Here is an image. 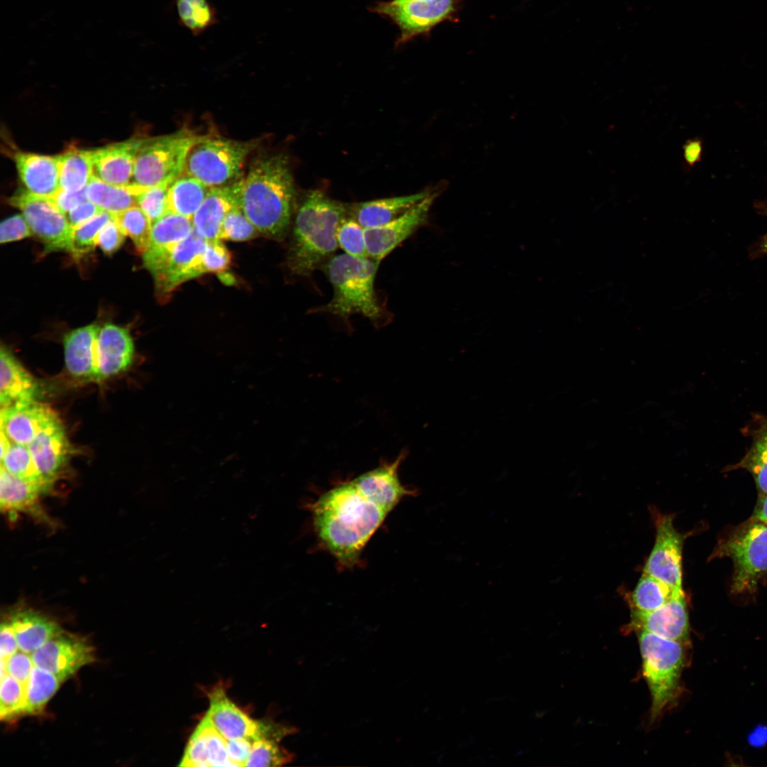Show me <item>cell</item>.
Listing matches in <instances>:
<instances>
[{"instance_id":"ba28073f","label":"cell","mask_w":767,"mask_h":767,"mask_svg":"<svg viewBox=\"0 0 767 767\" xmlns=\"http://www.w3.org/2000/svg\"><path fill=\"white\" fill-rule=\"evenodd\" d=\"M255 142L202 136L190 149L183 174L208 187H217L237 180L241 167Z\"/></svg>"},{"instance_id":"ffe728a7","label":"cell","mask_w":767,"mask_h":767,"mask_svg":"<svg viewBox=\"0 0 767 767\" xmlns=\"http://www.w3.org/2000/svg\"><path fill=\"white\" fill-rule=\"evenodd\" d=\"M406 455L403 452L393 462L381 464L353 479L363 493L388 513L403 498L415 493L402 485L398 477V468Z\"/></svg>"},{"instance_id":"cb8c5ba5","label":"cell","mask_w":767,"mask_h":767,"mask_svg":"<svg viewBox=\"0 0 767 767\" xmlns=\"http://www.w3.org/2000/svg\"><path fill=\"white\" fill-rule=\"evenodd\" d=\"M134 346L129 332L107 324L97 336L99 381L125 371L132 364Z\"/></svg>"},{"instance_id":"681fc988","label":"cell","mask_w":767,"mask_h":767,"mask_svg":"<svg viewBox=\"0 0 767 767\" xmlns=\"http://www.w3.org/2000/svg\"><path fill=\"white\" fill-rule=\"evenodd\" d=\"M31 229L23 215L16 214L4 220L0 227V242L8 243L29 237Z\"/></svg>"},{"instance_id":"9f6ffc18","label":"cell","mask_w":767,"mask_h":767,"mask_svg":"<svg viewBox=\"0 0 767 767\" xmlns=\"http://www.w3.org/2000/svg\"><path fill=\"white\" fill-rule=\"evenodd\" d=\"M703 142L699 137L688 139L682 146V158L685 165L692 168L700 163L702 158Z\"/></svg>"},{"instance_id":"7dc6e473","label":"cell","mask_w":767,"mask_h":767,"mask_svg":"<svg viewBox=\"0 0 767 767\" xmlns=\"http://www.w3.org/2000/svg\"><path fill=\"white\" fill-rule=\"evenodd\" d=\"M179 765L194 767L210 766L205 742L196 730L190 738L184 756Z\"/></svg>"},{"instance_id":"4316f807","label":"cell","mask_w":767,"mask_h":767,"mask_svg":"<svg viewBox=\"0 0 767 767\" xmlns=\"http://www.w3.org/2000/svg\"><path fill=\"white\" fill-rule=\"evenodd\" d=\"M428 195L426 191L358 202L347 205V214L364 229L373 228L401 215Z\"/></svg>"},{"instance_id":"e575fe53","label":"cell","mask_w":767,"mask_h":767,"mask_svg":"<svg viewBox=\"0 0 767 767\" xmlns=\"http://www.w3.org/2000/svg\"><path fill=\"white\" fill-rule=\"evenodd\" d=\"M180 23L195 36L215 25L217 12L210 0H175Z\"/></svg>"},{"instance_id":"3957f363","label":"cell","mask_w":767,"mask_h":767,"mask_svg":"<svg viewBox=\"0 0 767 767\" xmlns=\"http://www.w3.org/2000/svg\"><path fill=\"white\" fill-rule=\"evenodd\" d=\"M347 206L318 190L309 192L295 218L288 265L298 276L321 268L338 249L337 232Z\"/></svg>"},{"instance_id":"f35d334b","label":"cell","mask_w":767,"mask_h":767,"mask_svg":"<svg viewBox=\"0 0 767 767\" xmlns=\"http://www.w3.org/2000/svg\"><path fill=\"white\" fill-rule=\"evenodd\" d=\"M113 214L102 211L91 219L72 229L70 252L75 258L90 252L97 246L99 232L110 221Z\"/></svg>"},{"instance_id":"f546056e","label":"cell","mask_w":767,"mask_h":767,"mask_svg":"<svg viewBox=\"0 0 767 767\" xmlns=\"http://www.w3.org/2000/svg\"><path fill=\"white\" fill-rule=\"evenodd\" d=\"M752 431V442L744 457L727 470L744 469L754 479L758 495L767 494V416L756 420Z\"/></svg>"},{"instance_id":"db71d44e","label":"cell","mask_w":767,"mask_h":767,"mask_svg":"<svg viewBox=\"0 0 767 767\" xmlns=\"http://www.w3.org/2000/svg\"><path fill=\"white\" fill-rule=\"evenodd\" d=\"M84 190L77 192H70L60 188L50 199L65 215L81 202L87 200Z\"/></svg>"},{"instance_id":"c3c4849f","label":"cell","mask_w":767,"mask_h":767,"mask_svg":"<svg viewBox=\"0 0 767 767\" xmlns=\"http://www.w3.org/2000/svg\"><path fill=\"white\" fill-rule=\"evenodd\" d=\"M6 660L7 674L26 686L35 666L31 654L19 650Z\"/></svg>"},{"instance_id":"11a10c76","label":"cell","mask_w":767,"mask_h":767,"mask_svg":"<svg viewBox=\"0 0 767 767\" xmlns=\"http://www.w3.org/2000/svg\"><path fill=\"white\" fill-rule=\"evenodd\" d=\"M0 638L1 658L7 660L18 649L13 627L7 616L1 624Z\"/></svg>"},{"instance_id":"1f68e13d","label":"cell","mask_w":767,"mask_h":767,"mask_svg":"<svg viewBox=\"0 0 767 767\" xmlns=\"http://www.w3.org/2000/svg\"><path fill=\"white\" fill-rule=\"evenodd\" d=\"M87 199L112 214L137 206L136 185H116L92 176L85 189Z\"/></svg>"},{"instance_id":"6da1fadb","label":"cell","mask_w":767,"mask_h":767,"mask_svg":"<svg viewBox=\"0 0 767 767\" xmlns=\"http://www.w3.org/2000/svg\"><path fill=\"white\" fill-rule=\"evenodd\" d=\"M312 512L320 542L342 565L348 567L357 562L364 547L389 513L363 493L353 479L321 495L312 505Z\"/></svg>"},{"instance_id":"603a6c76","label":"cell","mask_w":767,"mask_h":767,"mask_svg":"<svg viewBox=\"0 0 767 767\" xmlns=\"http://www.w3.org/2000/svg\"><path fill=\"white\" fill-rule=\"evenodd\" d=\"M140 141L141 139H129L92 150L94 176L112 185H130Z\"/></svg>"},{"instance_id":"5b68a950","label":"cell","mask_w":767,"mask_h":767,"mask_svg":"<svg viewBox=\"0 0 767 767\" xmlns=\"http://www.w3.org/2000/svg\"><path fill=\"white\" fill-rule=\"evenodd\" d=\"M729 557L733 562L731 592L754 593L767 572V523L751 516L729 530L717 542L710 559Z\"/></svg>"},{"instance_id":"b9f144b4","label":"cell","mask_w":767,"mask_h":767,"mask_svg":"<svg viewBox=\"0 0 767 767\" xmlns=\"http://www.w3.org/2000/svg\"><path fill=\"white\" fill-rule=\"evenodd\" d=\"M26 700V686L9 674L1 678L0 717L11 720L23 715Z\"/></svg>"},{"instance_id":"4fadbf2b","label":"cell","mask_w":767,"mask_h":767,"mask_svg":"<svg viewBox=\"0 0 767 767\" xmlns=\"http://www.w3.org/2000/svg\"><path fill=\"white\" fill-rule=\"evenodd\" d=\"M453 9V0L381 2L373 11L390 18L401 30L398 43L426 31L446 18Z\"/></svg>"},{"instance_id":"8992f818","label":"cell","mask_w":767,"mask_h":767,"mask_svg":"<svg viewBox=\"0 0 767 767\" xmlns=\"http://www.w3.org/2000/svg\"><path fill=\"white\" fill-rule=\"evenodd\" d=\"M643 673L651 695V717L657 718L677 698L685 662L682 642L640 631Z\"/></svg>"},{"instance_id":"7c38bea8","label":"cell","mask_w":767,"mask_h":767,"mask_svg":"<svg viewBox=\"0 0 767 767\" xmlns=\"http://www.w3.org/2000/svg\"><path fill=\"white\" fill-rule=\"evenodd\" d=\"M36 666L62 682L95 660L94 649L85 638L62 631L31 653Z\"/></svg>"},{"instance_id":"d6a6232c","label":"cell","mask_w":767,"mask_h":767,"mask_svg":"<svg viewBox=\"0 0 767 767\" xmlns=\"http://www.w3.org/2000/svg\"><path fill=\"white\" fill-rule=\"evenodd\" d=\"M193 231L190 219L167 212L152 224L151 242L148 249L156 251L171 249Z\"/></svg>"},{"instance_id":"30bf717a","label":"cell","mask_w":767,"mask_h":767,"mask_svg":"<svg viewBox=\"0 0 767 767\" xmlns=\"http://www.w3.org/2000/svg\"><path fill=\"white\" fill-rule=\"evenodd\" d=\"M8 202L21 211L33 234L45 244V251L70 252L72 229L66 215L50 197L21 189L9 198Z\"/></svg>"},{"instance_id":"74e56055","label":"cell","mask_w":767,"mask_h":767,"mask_svg":"<svg viewBox=\"0 0 767 767\" xmlns=\"http://www.w3.org/2000/svg\"><path fill=\"white\" fill-rule=\"evenodd\" d=\"M1 467L13 476L40 485L45 493L50 491L38 473L28 445L11 442L1 457Z\"/></svg>"},{"instance_id":"bcb514c9","label":"cell","mask_w":767,"mask_h":767,"mask_svg":"<svg viewBox=\"0 0 767 767\" xmlns=\"http://www.w3.org/2000/svg\"><path fill=\"white\" fill-rule=\"evenodd\" d=\"M231 262V255L219 239L207 240L203 254V264L206 273H223Z\"/></svg>"},{"instance_id":"680465c9","label":"cell","mask_w":767,"mask_h":767,"mask_svg":"<svg viewBox=\"0 0 767 767\" xmlns=\"http://www.w3.org/2000/svg\"><path fill=\"white\" fill-rule=\"evenodd\" d=\"M752 516L767 523V494L758 495Z\"/></svg>"},{"instance_id":"484cf974","label":"cell","mask_w":767,"mask_h":767,"mask_svg":"<svg viewBox=\"0 0 767 767\" xmlns=\"http://www.w3.org/2000/svg\"><path fill=\"white\" fill-rule=\"evenodd\" d=\"M38 383L33 376L5 347L0 351L1 409L14 403L34 400Z\"/></svg>"},{"instance_id":"5bb4252c","label":"cell","mask_w":767,"mask_h":767,"mask_svg":"<svg viewBox=\"0 0 767 767\" xmlns=\"http://www.w3.org/2000/svg\"><path fill=\"white\" fill-rule=\"evenodd\" d=\"M60 422L50 406L36 399L1 409V430L16 444L28 445L41 433Z\"/></svg>"},{"instance_id":"ab89813d","label":"cell","mask_w":767,"mask_h":767,"mask_svg":"<svg viewBox=\"0 0 767 767\" xmlns=\"http://www.w3.org/2000/svg\"><path fill=\"white\" fill-rule=\"evenodd\" d=\"M279 741L263 738L253 741L245 766H278L291 761L294 755L282 747Z\"/></svg>"},{"instance_id":"8d00e7d4","label":"cell","mask_w":767,"mask_h":767,"mask_svg":"<svg viewBox=\"0 0 767 767\" xmlns=\"http://www.w3.org/2000/svg\"><path fill=\"white\" fill-rule=\"evenodd\" d=\"M113 219L125 236L132 239L138 251L143 253L148 249L151 238L152 222L138 206L114 214Z\"/></svg>"},{"instance_id":"52a82bcc","label":"cell","mask_w":767,"mask_h":767,"mask_svg":"<svg viewBox=\"0 0 767 767\" xmlns=\"http://www.w3.org/2000/svg\"><path fill=\"white\" fill-rule=\"evenodd\" d=\"M202 138L187 131H180L141 139L131 183L146 187L173 182L183 174L190 149Z\"/></svg>"},{"instance_id":"6125c7cd","label":"cell","mask_w":767,"mask_h":767,"mask_svg":"<svg viewBox=\"0 0 767 767\" xmlns=\"http://www.w3.org/2000/svg\"><path fill=\"white\" fill-rule=\"evenodd\" d=\"M433 1V0H393L392 1L394 2V3H397V4H401V3L408 2V1Z\"/></svg>"},{"instance_id":"836d02e7","label":"cell","mask_w":767,"mask_h":767,"mask_svg":"<svg viewBox=\"0 0 767 767\" xmlns=\"http://www.w3.org/2000/svg\"><path fill=\"white\" fill-rule=\"evenodd\" d=\"M62 682L54 674L35 665L26 685L23 715L41 712Z\"/></svg>"},{"instance_id":"ac0fdd59","label":"cell","mask_w":767,"mask_h":767,"mask_svg":"<svg viewBox=\"0 0 767 767\" xmlns=\"http://www.w3.org/2000/svg\"><path fill=\"white\" fill-rule=\"evenodd\" d=\"M242 180L210 189L191 219L196 234L206 240H220L226 215L232 209L239 206Z\"/></svg>"},{"instance_id":"d590c367","label":"cell","mask_w":767,"mask_h":767,"mask_svg":"<svg viewBox=\"0 0 767 767\" xmlns=\"http://www.w3.org/2000/svg\"><path fill=\"white\" fill-rule=\"evenodd\" d=\"M683 592V591H682ZM676 592L666 584L643 572L631 594L634 611L646 612L666 603Z\"/></svg>"},{"instance_id":"83f0119b","label":"cell","mask_w":767,"mask_h":767,"mask_svg":"<svg viewBox=\"0 0 767 767\" xmlns=\"http://www.w3.org/2000/svg\"><path fill=\"white\" fill-rule=\"evenodd\" d=\"M16 634L18 649L31 654L63 630L57 622L32 609H20L7 616Z\"/></svg>"},{"instance_id":"44dd1931","label":"cell","mask_w":767,"mask_h":767,"mask_svg":"<svg viewBox=\"0 0 767 767\" xmlns=\"http://www.w3.org/2000/svg\"><path fill=\"white\" fill-rule=\"evenodd\" d=\"M45 493L40 485L13 476L1 467L0 506L11 519L21 513L52 525L40 504V497Z\"/></svg>"},{"instance_id":"91938a15","label":"cell","mask_w":767,"mask_h":767,"mask_svg":"<svg viewBox=\"0 0 767 767\" xmlns=\"http://www.w3.org/2000/svg\"><path fill=\"white\" fill-rule=\"evenodd\" d=\"M759 246L760 251L767 254V233L763 236Z\"/></svg>"},{"instance_id":"816d5d0a","label":"cell","mask_w":767,"mask_h":767,"mask_svg":"<svg viewBox=\"0 0 767 767\" xmlns=\"http://www.w3.org/2000/svg\"><path fill=\"white\" fill-rule=\"evenodd\" d=\"M102 210L92 202L87 200L66 214L67 222L72 229L91 219Z\"/></svg>"},{"instance_id":"9a60e30c","label":"cell","mask_w":767,"mask_h":767,"mask_svg":"<svg viewBox=\"0 0 767 767\" xmlns=\"http://www.w3.org/2000/svg\"><path fill=\"white\" fill-rule=\"evenodd\" d=\"M429 195L403 214L379 227L365 229L369 258L381 261L409 237L422 223L431 203Z\"/></svg>"},{"instance_id":"f1b7e54d","label":"cell","mask_w":767,"mask_h":767,"mask_svg":"<svg viewBox=\"0 0 767 767\" xmlns=\"http://www.w3.org/2000/svg\"><path fill=\"white\" fill-rule=\"evenodd\" d=\"M57 157L60 188L70 192L84 190L94 175L92 150L72 146Z\"/></svg>"},{"instance_id":"f5cc1de1","label":"cell","mask_w":767,"mask_h":767,"mask_svg":"<svg viewBox=\"0 0 767 767\" xmlns=\"http://www.w3.org/2000/svg\"><path fill=\"white\" fill-rule=\"evenodd\" d=\"M252 744L253 741L247 738L227 740V753L236 766H246L252 749Z\"/></svg>"},{"instance_id":"f907efd6","label":"cell","mask_w":767,"mask_h":767,"mask_svg":"<svg viewBox=\"0 0 767 767\" xmlns=\"http://www.w3.org/2000/svg\"><path fill=\"white\" fill-rule=\"evenodd\" d=\"M124 239L125 234L113 219L99 232L97 245L105 254L111 255L121 246Z\"/></svg>"},{"instance_id":"d4e9b609","label":"cell","mask_w":767,"mask_h":767,"mask_svg":"<svg viewBox=\"0 0 767 767\" xmlns=\"http://www.w3.org/2000/svg\"><path fill=\"white\" fill-rule=\"evenodd\" d=\"M13 161L19 178L28 192L51 197L60 189L57 156L16 151Z\"/></svg>"},{"instance_id":"7bdbcfd3","label":"cell","mask_w":767,"mask_h":767,"mask_svg":"<svg viewBox=\"0 0 767 767\" xmlns=\"http://www.w3.org/2000/svg\"><path fill=\"white\" fill-rule=\"evenodd\" d=\"M172 182L143 187L136 185V202L152 224L168 212V192Z\"/></svg>"},{"instance_id":"277c9868","label":"cell","mask_w":767,"mask_h":767,"mask_svg":"<svg viewBox=\"0 0 767 767\" xmlns=\"http://www.w3.org/2000/svg\"><path fill=\"white\" fill-rule=\"evenodd\" d=\"M380 263L371 258H356L345 253L334 255L321 268L333 290L327 303L312 309L347 320L361 315L378 323L386 312L375 290L374 283Z\"/></svg>"},{"instance_id":"8fae6325","label":"cell","mask_w":767,"mask_h":767,"mask_svg":"<svg viewBox=\"0 0 767 767\" xmlns=\"http://www.w3.org/2000/svg\"><path fill=\"white\" fill-rule=\"evenodd\" d=\"M656 540L643 572L666 584L675 592H682V545L684 537L674 527L670 515L656 520Z\"/></svg>"},{"instance_id":"ee69618b","label":"cell","mask_w":767,"mask_h":767,"mask_svg":"<svg viewBox=\"0 0 767 767\" xmlns=\"http://www.w3.org/2000/svg\"><path fill=\"white\" fill-rule=\"evenodd\" d=\"M195 730L202 736L205 742L210 766H236L227 753V740L214 727L206 717L200 722Z\"/></svg>"},{"instance_id":"9c48e42d","label":"cell","mask_w":767,"mask_h":767,"mask_svg":"<svg viewBox=\"0 0 767 767\" xmlns=\"http://www.w3.org/2000/svg\"><path fill=\"white\" fill-rule=\"evenodd\" d=\"M207 240L194 231L173 248L162 253L143 255L158 293H170L180 284L205 273L203 254Z\"/></svg>"},{"instance_id":"94428289","label":"cell","mask_w":767,"mask_h":767,"mask_svg":"<svg viewBox=\"0 0 767 767\" xmlns=\"http://www.w3.org/2000/svg\"><path fill=\"white\" fill-rule=\"evenodd\" d=\"M758 206L759 210H761L763 214L767 215V200L762 202L761 205H758Z\"/></svg>"},{"instance_id":"60d3db41","label":"cell","mask_w":767,"mask_h":767,"mask_svg":"<svg viewBox=\"0 0 767 767\" xmlns=\"http://www.w3.org/2000/svg\"><path fill=\"white\" fill-rule=\"evenodd\" d=\"M338 246L345 254L360 259L369 258L366 249L365 229L352 217L347 215L337 232Z\"/></svg>"},{"instance_id":"4dcf8cb0","label":"cell","mask_w":767,"mask_h":767,"mask_svg":"<svg viewBox=\"0 0 767 767\" xmlns=\"http://www.w3.org/2000/svg\"><path fill=\"white\" fill-rule=\"evenodd\" d=\"M210 189L197 179L182 174L169 187L168 212L192 219Z\"/></svg>"},{"instance_id":"d6986e66","label":"cell","mask_w":767,"mask_h":767,"mask_svg":"<svg viewBox=\"0 0 767 767\" xmlns=\"http://www.w3.org/2000/svg\"><path fill=\"white\" fill-rule=\"evenodd\" d=\"M28 446L40 476L50 490L71 452L62 423L44 430Z\"/></svg>"},{"instance_id":"7402d4cb","label":"cell","mask_w":767,"mask_h":767,"mask_svg":"<svg viewBox=\"0 0 767 767\" xmlns=\"http://www.w3.org/2000/svg\"><path fill=\"white\" fill-rule=\"evenodd\" d=\"M100 327L89 325L72 330L64 337L65 366L72 376L99 381L97 336Z\"/></svg>"},{"instance_id":"6f0895ef","label":"cell","mask_w":767,"mask_h":767,"mask_svg":"<svg viewBox=\"0 0 767 767\" xmlns=\"http://www.w3.org/2000/svg\"><path fill=\"white\" fill-rule=\"evenodd\" d=\"M749 744L755 748H761L767 744V725L759 724L749 734Z\"/></svg>"},{"instance_id":"f6af8a7d","label":"cell","mask_w":767,"mask_h":767,"mask_svg":"<svg viewBox=\"0 0 767 767\" xmlns=\"http://www.w3.org/2000/svg\"><path fill=\"white\" fill-rule=\"evenodd\" d=\"M259 231L239 206L226 215L220 233V239L246 241L254 238Z\"/></svg>"},{"instance_id":"2e32d148","label":"cell","mask_w":767,"mask_h":767,"mask_svg":"<svg viewBox=\"0 0 767 767\" xmlns=\"http://www.w3.org/2000/svg\"><path fill=\"white\" fill-rule=\"evenodd\" d=\"M630 626L660 637L685 642L689 635V617L684 592H676L663 605L651 611L633 610Z\"/></svg>"},{"instance_id":"7a4b0ae2","label":"cell","mask_w":767,"mask_h":767,"mask_svg":"<svg viewBox=\"0 0 767 767\" xmlns=\"http://www.w3.org/2000/svg\"><path fill=\"white\" fill-rule=\"evenodd\" d=\"M295 195L288 159L274 155L252 164L242 180L239 206L259 233L280 239L288 229Z\"/></svg>"},{"instance_id":"e0dca14e","label":"cell","mask_w":767,"mask_h":767,"mask_svg":"<svg viewBox=\"0 0 767 767\" xmlns=\"http://www.w3.org/2000/svg\"><path fill=\"white\" fill-rule=\"evenodd\" d=\"M209 698L210 708L205 717L227 740L247 738L254 741L262 738L265 724L241 710L222 687L214 688Z\"/></svg>"}]
</instances>
